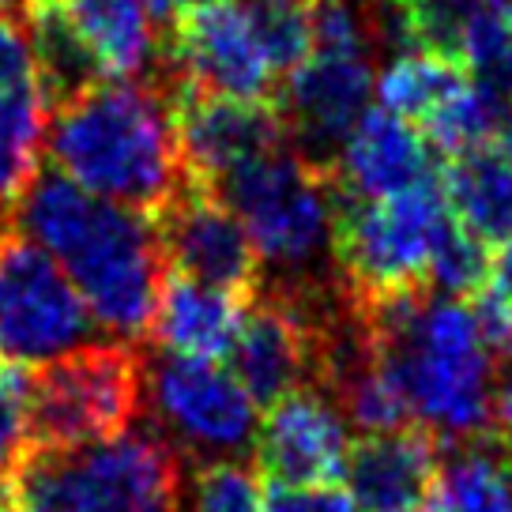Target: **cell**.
<instances>
[{
    "instance_id": "cell-25",
    "label": "cell",
    "mask_w": 512,
    "mask_h": 512,
    "mask_svg": "<svg viewBox=\"0 0 512 512\" xmlns=\"http://www.w3.org/2000/svg\"><path fill=\"white\" fill-rule=\"evenodd\" d=\"M264 46L279 76H290L313 49V8L309 0H249Z\"/></svg>"
},
{
    "instance_id": "cell-10",
    "label": "cell",
    "mask_w": 512,
    "mask_h": 512,
    "mask_svg": "<svg viewBox=\"0 0 512 512\" xmlns=\"http://www.w3.org/2000/svg\"><path fill=\"white\" fill-rule=\"evenodd\" d=\"M174 64L192 95L234 102H264L279 80L249 0H196L181 8Z\"/></svg>"
},
{
    "instance_id": "cell-32",
    "label": "cell",
    "mask_w": 512,
    "mask_h": 512,
    "mask_svg": "<svg viewBox=\"0 0 512 512\" xmlns=\"http://www.w3.org/2000/svg\"><path fill=\"white\" fill-rule=\"evenodd\" d=\"M12 509V497H8V482H0V512Z\"/></svg>"
},
{
    "instance_id": "cell-31",
    "label": "cell",
    "mask_w": 512,
    "mask_h": 512,
    "mask_svg": "<svg viewBox=\"0 0 512 512\" xmlns=\"http://www.w3.org/2000/svg\"><path fill=\"white\" fill-rule=\"evenodd\" d=\"M144 4L155 16H177V12L185 8V0H144Z\"/></svg>"
},
{
    "instance_id": "cell-12",
    "label": "cell",
    "mask_w": 512,
    "mask_h": 512,
    "mask_svg": "<svg viewBox=\"0 0 512 512\" xmlns=\"http://www.w3.org/2000/svg\"><path fill=\"white\" fill-rule=\"evenodd\" d=\"M256 471L283 486H328L343 482L351 433L339 403L317 388L302 384L268 407L256 430Z\"/></svg>"
},
{
    "instance_id": "cell-33",
    "label": "cell",
    "mask_w": 512,
    "mask_h": 512,
    "mask_svg": "<svg viewBox=\"0 0 512 512\" xmlns=\"http://www.w3.org/2000/svg\"><path fill=\"white\" fill-rule=\"evenodd\" d=\"M396 4H403V8H407V4H415V0H396Z\"/></svg>"
},
{
    "instance_id": "cell-9",
    "label": "cell",
    "mask_w": 512,
    "mask_h": 512,
    "mask_svg": "<svg viewBox=\"0 0 512 512\" xmlns=\"http://www.w3.org/2000/svg\"><path fill=\"white\" fill-rule=\"evenodd\" d=\"M144 400L181 452L234 460L256 445V403L219 358L159 351L144 362Z\"/></svg>"
},
{
    "instance_id": "cell-17",
    "label": "cell",
    "mask_w": 512,
    "mask_h": 512,
    "mask_svg": "<svg viewBox=\"0 0 512 512\" xmlns=\"http://www.w3.org/2000/svg\"><path fill=\"white\" fill-rule=\"evenodd\" d=\"M177 140L185 166L215 185L245 162L283 147V117L264 102L189 95L177 110Z\"/></svg>"
},
{
    "instance_id": "cell-22",
    "label": "cell",
    "mask_w": 512,
    "mask_h": 512,
    "mask_svg": "<svg viewBox=\"0 0 512 512\" xmlns=\"http://www.w3.org/2000/svg\"><path fill=\"white\" fill-rule=\"evenodd\" d=\"M441 464V494L448 512H512V471L497 433L452 448Z\"/></svg>"
},
{
    "instance_id": "cell-24",
    "label": "cell",
    "mask_w": 512,
    "mask_h": 512,
    "mask_svg": "<svg viewBox=\"0 0 512 512\" xmlns=\"http://www.w3.org/2000/svg\"><path fill=\"white\" fill-rule=\"evenodd\" d=\"M490 272H494L490 245H482L475 234H467L464 226L456 223L433 253L430 287L448 298H475L479 290L490 287Z\"/></svg>"
},
{
    "instance_id": "cell-15",
    "label": "cell",
    "mask_w": 512,
    "mask_h": 512,
    "mask_svg": "<svg viewBox=\"0 0 512 512\" xmlns=\"http://www.w3.org/2000/svg\"><path fill=\"white\" fill-rule=\"evenodd\" d=\"M347 490L358 512H418L441 486V441L422 426L362 433L347 456Z\"/></svg>"
},
{
    "instance_id": "cell-18",
    "label": "cell",
    "mask_w": 512,
    "mask_h": 512,
    "mask_svg": "<svg viewBox=\"0 0 512 512\" xmlns=\"http://www.w3.org/2000/svg\"><path fill=\"white\" fill-rule=\"evenodd\" d=\"M241 320H245V294L170 275L162 283L151 336L159 351L185 358H226L241 332Z\"/></svg>"
},
{
    "instance_id": "cell-11",
    "label": "cell",
    "mask_w": 512,
    "mask_h": 512,
    "mask_svg": "<svg viewBox=\"0 0 512 512\" xmlns=\"http://www.w3.org/2000/svg\"><path fill=\"white\" fill-rule=\"evenodd\" d=\"M377 106L369 49L313 46L283 87V121L309 159H336L351 128Z\"/></svg>"
},
{
    "instance_id": "cell-5",
    "label": "cell",
    "mask_w": 512,
    "mask_h": 512,
    "mask_svg": "<svg viewBox=\"0 0 512 512\" xmlns=\"http://www.w3.org/2000/svg\"><path fill=\"white\" fill-rule=\"evenodd\" d=\"M215 192L245 226L260 264L302 279L332 253L336 196L309 162L283 147L219 177Z\"/></svg>"
},
{
    "instance_id": "cell-13",
    "label": "cell",
    "mask_w": 512,
    "mask_h": 512,
    "mask_svg": "<svg viewBox=\"0 0 512 512\" xmlns=\"http://www.w3.org/2000/svg\"><path fill=\"white\" fill-rule=\"evenodd\" d=\"M159 241L174 275L249 294L256 287L260 256L238 223V215L219 200V192H177L159 211Z\"/></svg>"
},
{
    "instance_id": "cell-14",
    "label": "cell",
    "mask_w": 512,
    "mask_h": 512,
    "mask_svg": "<svg viewBox=\"0 0 512 512\" xmlns=\"http://www.w3.org/2000/svg\"><path fill=\"white\" fill-rule=\"evenodd\" d=\"M403 38L430 46L512 102V0H415Z\"/></svg>"
},
{
    "instance_id": "cell-20",
    "label": "cell",
    "mask_w": 512,
    "mask_h": 512,
    "mask_svg": "<svg viewBox=\"0 0 512 512\" xmlns=\"http://www.w3.org/2000/svg\"><path fill=\"white\" fill-rule=\"evenodd\" d=\"M471 80L460 64L430 46L407 42L377 72V106L426 128Z\"/></svg>"
},
{
    "instance_id": "cell-7",
    "label": "cell",
    "mask_w": 512,
    "mask_h": 512,
    "mask_svg": "<svg viewBox=\"0 0 512 512\" xmlns=\"http://www.w3.org/2000/svg\"><path fill=\"white\" fill-rule=\"evenodd\" d=\"M144 403V362L125 343H87L31 373L34 445L125 433Z\"/></svg>"
},
{
    "instance_id": "cell-16",
    "label": "cell",
    "mask_w": 512,
    "mask_h": 512,
    "mask_svg": "<svg viewBox=\"0 0 512 512\" xmlns=\"http://www.w3.org/2000/svg\"><path fill=\"white\" fill-rule=\"evenodd\" d=\"M332 166H336L339 200H384L437 181L433 147L422 136V128L381 106H373L351 128Z\"/></svg>"
},
{
    "instance_id": "cell-21",
    "label": "cell",
    "mask_w": 512,
    "mask_h": 512,
    "mask_svg": "<svg viewBox=\"0 0 512 512\" xmlns=\"http://www.w3.org/2000/svg\"><path fill=\"white\" fill-rule=\"evenodd\" d=\"M49 87L46 80H23L0 87V200L16 204L38 177V162L49 147Z\"/></svg>"
},
{
    "instance_id": "cell-1",
    "label": "cell",
    "mask_w": 512,
    "mask_h": 512,
    "mask_svg": "<svg viewBox=\"0 0 512 512\" xmlns=\"http://www.w3.org/2000/svg\"><path fill=\"white\" fill-rule=\"evenodd\" d=\"M12 223L61 264L102 332L121 343L151 332L166 256L147 211L102 200L49 170L23 189Z\"/></svg>"
},
{
    "instance_id": "cell-34",
    "label": "cell",
    "mask_w": 512,
    "mask_h": 512,
    "mask_svg": "<svg viewBox=\"0 0 512 512\" xmlns=\"http://www.w3.org/2000/svg\"><path fill=\"white\" fill-rule=\"evenodd\" d=\"M4 4H8V0H0V12H4Z\"/></svg>"
},
{
    "instance_id": "cell-27",
    "label": "cell",
    "mask_w": 512,
    "mask_h": 512,
    "mask_svg": "<svg viewBox=\"0 0 512 512\" xmlns=\"http://www.w3.org/2000/svg\"><path fill=\"white\" fill-rule=\"evenodd\" d=\"M268 512H358L347 486H283L268 482Z\"/></svg>"
},
{
    "instance_id": "cell-19",
    "label": "cell",
    "mask_w": 512,
    "mask_h": 512,
    "mask_svg": "<svg viewBox=\"0 0 512 512\" xmlns=\"http://www.w3.org/2000/svg\"><path fill=\"white\" fill-rule=\"evenodd\" d=\"M441 192L467 234L482 245H505L512 238V125L494 144L448 162Z\"/></svg>"
},
{
    "instance_id": "cell-3",
    "label": "cell",
    "mask_w": 512,
    "mask_h": 512,
    "mask_svg": "<svg viewBox=\"0 0 512 512\" xmlns=\"http://www.w3.org/2000/svg\"><path fill=\"white\" fill-rule=\"evenodd\" d=\"M16 512H181L185 482L174 445L132 430L83 445H34L8 479Z\"/></svg>"
},
{
    "instance_id": "cell-4",
    "label": "cell",
    "mask_w": 512,
    "mask_h": 512,
    "mask_svg": "<svg viewBox=\"0 0 512 512\" xmlns=\"http://www.w3.org/2000/svg\"><path fill=\"white\" fill-rule=\"evenodd\" d=\"M456 226L441 185L384 196V200H339L332 256L347 279L354 302L430 287L437 245Z\"/></svg>"
},
{
    "instance_id": "cell-6",
    "label": "cell",
    "mask_w": 512,
    "mask_h": 512,
    "mask_svg": "<svg viewBox=\"0 0 512 512\" xmlns=\"http://www.w3.org/2000/svg\"><path fill=\"white\" fill-rule=\"evenodd\" d=\"M144 0H34L31 38L49 91L140 80L159 61V27Z\"/></svg>"
},
{
    "instance_id": "cell-30",
    "label": "cell",
    "mask_w": 512,
    "mask_h": 512,
    "mask_svg": "<svg viewBox=\"0 0 512 512\" xmlns=\"http://www.w3.org/2000/svg\"><path fill=\"white\" fill-rule=\"evenodd\" d=\"M490 287L497 290V294H505V298H512V238L497 249L494 256V272H490Z\"/></svg>"
},
{
    "instance_id": "cell-35",
    "label": "cell",
    "mask_w": 512,
    "mask_h": 512,
    "mask_svg": "<svg viewBox=\"0 0 512 512\" xmlns=\"http://www.w3.org/2000/svg\"><path fill=\"white\" fill-rule=\"evenodd\" d=\"M509 302H512V298H509Z\"/></svg>"
},
{
    "instance_id": "cell-26",
    "label": "cell",
    "mask_w": 512,
    "mask_h": 512,
    "mask_svg": "<svg viewBox=\"0 0 512 512\" xmlns=\"http://www.w3.org/2000/svg\"><path fill=\"white\" fill-rule=\"evenodd\" d=\"M31 373L23 366H0V482H8L31 456Z\"/></svg>"
},
{
    "instance_id": "cell-23",
    "label": "cell",
    "mask_w": 512,
    "mask_h": 512,
    "mask_svg": "<svg viewBox=\"0 0 512 512\" xmlns=\"http://www.w3.org/2000/svg\"><path fill=\"white\" fill-rule=\"evenodd\" d=\"M189 512H268V490L253 467L238 460H208L192 471Z\"/></svg>"
},
{
    "instance_id": "cell-29",
    "label": "cell",
    "mask_w": 512,
    "mask_h": 512,
    "mask_svg": "<svg viewBox=\"0 0 512 512\" xmlns=\"http://www.w3.org/2000/svg\"><path fill=\"white\" fill-rule=\"evenodd\" d=\"M494 433L512 456V362L497 373V407H494Z\"/></svg>"
},
{
    "instance_id": "cell-8",
    "label": "cell",
    "mask_w": 512,
    "mask_h": 512,
    "mask_svg": "<svg viewBox=\"0 0 512 512\" xmlns=\"http://www.w3.org/2000/svg\"><path fill=\"white\" fill-rule=\"evenodd\" d=\"M80 290L23 234H0V358L38 369L80 351L95 336Z\"/></svg>"
},
{
    "instance_id": "cell-2",
    "label": "cell",
    "mask_w": 512,
    "mask_h": 512,
    "mask_svg": "<svg viewBox=\"0 0 512 512\" xmlns=\"http://www.w3.org/2000/svg\"><path fill=\"white\" fill-rule=\"evenodd\" d=\"M53 170L102 200L162 211L177 196V106L140 80H98L64 95L49 121Z\"/></svg>"
},
{
    "instance_id": "cell-28",
    "label": "cell",
    "mask_w": 512,
    "mask_h": 512,
    "mask_svg": "<svg viewBox=\"0 0 512 512\" xmlns=\"http://www.w3.org/2000/svg\"><path fill=\"white\" fill-rule=\"evenodd\" d=\"M38 76H42V64H38L31 27H23L19 19L0 12V87L4 83L38 80Z\"/></svg>"
}]
</instances>
